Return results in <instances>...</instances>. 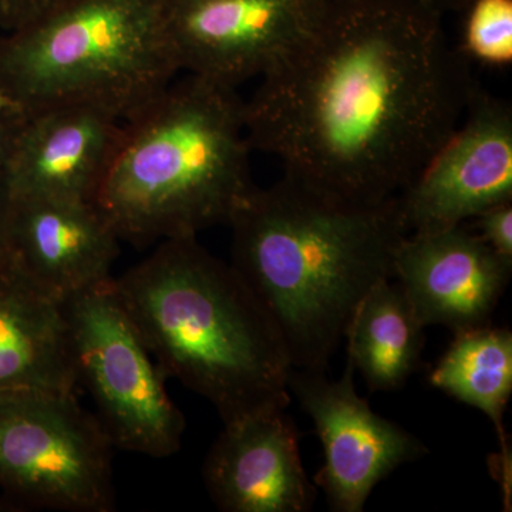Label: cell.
Listing matches in <instances>:
<instances>
[{
	"mask_svg": "<svg viewBox=\"0 0 512 512\" xmlns=\"http://www.w3.org/2000/svg\"><path fill=\"white\" fill-rule=\"evenodd\" d=\"M399 200L409 234L456 227L511 202V107L480 87L460 126Z\"/></svg>",
	"mask_w": 512,
	"mask_h": 512,
	"instance_id": "obj_10",
	"label": "cell"
},
{
	"mask_svg": "<svg viewBox=\"0 0 512 512\" xmlns=\"http://www.w3.org/2000/svg\"><path fill=\"white\" fill-rule=\"evenodd\" d=\"M251 151L237 89L188 74L124 121L94 204L137 247L198 237L255 190Z\"/></svg>",
	"mask_w": 512,
	"mask_h": 512,
	"instance_id": "obj_4",
	"label": "cell"
},
{
	"mask_svg": "<svg viewBox=\"0 0 512 512\" xmlns=\"http://www.w3.org/2000/svg\"><path fill=\"white\" fill-rule=\"evenodd\" d=\"M231 265L274 322L292 369L328 370L357 305L393 279L399 197L353 204L282 178L232 215Z\"/></svg>",
	"mask_w": 512,
	"mask_h": 512,
	"instance_id": "obj_2",
	"label": "cell"
},
{
	"mask_svg": "<svg viewBox=\"0 0 512 512\" xmlns=\"http://www.w3.org/2000/svg\"><path fill=\"white\" fill-rule=\"evenodd\" d=\"M77 379L92 394L116 450L153 458L181 448L185 419L168 396L151 355L114 286V278L64 299Z\"/></svg>",
	"mask_w": 512,
	"mask_h": 512,
	"instance_id": "obj_7",
	"label": "cell"
},
{
	"mask_svg": "<svg viewBox=\"0 0 512 512\" xmlns=\"http://www.w3.org/2000/svg\"><path fill=\"white\" fill-rule=\"evenodd\" d=\"M355 370L348 357L339 380L328 379L325 370L292 369L289 376V392L311 416L325 453L316 485L336 512L362 511L380 481L427 453L417 437L356 393Z\"/></svg>",
	"mask_w": 512,
	"mask_h": 512,
	"instance_id": "obj_9",
	"label": "cell"
},
{
	"mask_svg": "<svg viewBox=\"0 0 512 512\" xmlns=\"http://www.w3.org/2000/svg\"><path fill=\"white\" fill-rule=\"evenodd\" d=\"M329 0H164L165 30L180 69L237 89L305 45Z\"/></svg>",
	"mask_w": 512,
	"mask_h": 512,
	"instance_id": "obj_8",
	"label": "cell"
},
{
	"mask_svg": "<svg viewBox=\"0 0 512 512\" xmlns=\"http://www.w3.org/2000/svg\"><path fill=\"white\" fill-rule=\"evenodd\" d=\"M464 53L487 64L512 60V0H474L466 10Z\"/></svg>",
	"mask_w": 512,
	"mask_h": 512,
	"instance_id": "obj_18",
	"label": "cell"
},
{
	"mask_svg": "<svg viewBox=\"0 0 512 512\" xmlns=\"http://www.w3.org/2000/svg\"><path fill=\"white\" fill-rule=\"evenodd\" d=\"M9 192L0 178V268L9 265L12 262L8 247V211H9Z\"/></svg>",
	"mask_w": 512,
	"mask_h": 512,
	"instance_id": "obj_22",
	"label": "cell"
},
{
	"mask_svg": "<svg viewBox=\"0 0 512 512\" xmlns=\"http://www.w3.org/2000/svg\"><path fill=\"white\" fill-rule=\"evenodd\" d=\"M202 477L224 512H306L318 494L303 468L295 423L281 409L224 423Z\"/></svg>",
	"mask_w": 512,
	"mask_h": 512,
	"instance_id": "obj_13",
	"label": "cell"
},
{
	"mask_svg": "<svg viewBox=\"0 0 512 512\" xmlns=\"http://www.w3.org/2000/svg\"><path fill=\"white\" fill-rule=\"evenodd\" d=\"M476 232L498 255L512 262V201L495 205L473 218Z\"/></svg>",
	"mask_w": 512,
	"mask_h": 512,
	"instance_id": "obj_19",
	"label": "cell"
},
{
	"mask_svg": "<svg viewBox=\"0 0 512 512\" xmlns=\"http://www.w3.org/2000/svg\"><path fill=\"white\" fill-rule=\"evenodd\" d=\"M123 123L83 104L26 114L3 171L10 197L94 202L119 147Z\"/></svg>",
	"mask_w": 512,
	"mask_h": 512,
	"instance_id": "obj_12",
	"label": "cell"
},
{
	"mask_svg": "<svg viewBox=\"0 0 512 512\" xmlns=\"http://www.w3.org/2000/svg\"><path fill=\"white\" fill-rule=\"evenodd\" d=\"M120 241L94 202L10 197L13 265L60 301L110 281Z\"/></svg>",
	"mask_w": 512,
	"mask_h": 512,
	"instance_id": "obj_14",
	"label": "cell"
},
{
	"mask_svg": "<svg viewBox=\"0 0 512 512\" xmlns=\"http://www.w3.org/2000/svg\"><path fill=\"white\" fill-rule=\"evenodd\" d=\"M424 326L394 279L377 282L363 296L345 338L348 357L372 392L399 389L416 372Z\"/></svg>",
	"mask_w": 512,
	"mask_h": 512,
	"instance_id": "obj_16",
	"label": "cell"
},
{
	"mask_svg": "<svg viewBox=\"0 0 512 512\" xmlns=\"http://www.w3.org/2000/svg\"><path fill=\"white\" fill-rule=\"evenodd\" d=\"M333 5H349V3L363 2V0H329Z\"/></svg>",
	"mask_w": 512,
	"mask_h": 512,
	"instance_id": "obj_24",
	"label": "cell"
},
{
	"mask_svg": "<svg viewBox=\"0 0 512 512\" xmlns=\"http://www.w3.org/2000/svg\"><path fill=\"white\" fill-rule=\"evenodd\" d=\"M77 392L63 301L29 281L10 262L0 268V390Z\"/></svg>",
	"mask_w": 512,
	"mask_h": 512,
	"instance_id": "obj_15",
	"label": "cell"
},
{
	"mask_svg": "<svg viewBox=\"0 0 512 512\" xmlns=\"http://www.w3.org/2000/svg\"><path fill=\"white\" fill-rule=\"evenodd\" d=\"M421 2L443 16L447 12H466L474 0H421Z\"/></svg>",
	"mask_w": 512,
	"mask_h": 512,
	"instance_id": "obj_23",
	"label": "cell"
},
{
	"mask_svg": "<svg viewBox=\"0 0 512 512\" xmlns=\"http://www.w3.org/2000/svg\"><path fill=\"white\" fill-rule=\"evenodd\" d=\"M113 443L76 392L0 390V493L20 510H114Z\"/></svg>",
	"mask_w": 512,
	"mask_h": 512,
	"instance_id": "obj_6",
	"label": "cell"
},
{
	"mask_svg": "<svg viewBox=\"0 0 512 512\" xmlns=\"http://www.w3.org/2000/svg\"><path fill=\"white\" fill-rule=\"evenodd\" d=\"M57 0H0V30L3 33L28 25L39 18Z\"/></svg>",
	"mask_w": 512,
	"mask_h": 512,
	"instance_id": "obj_20",
	"label": "cell"
},
{
	"mask_svg": "<svg viewBox=\"0 0 512 512\" xmlns=\"http://www.w3.org/2000/svg\"><path fill=\"white\" fill-rule=\"evenodd\" d=\"M454 336L430 383L493 421L503 460H510L504 416L512 393V333L485 325Z\"/></svg>",
	"mask_w": 512,
	"mask_h": 512,
	"instance_id": "obj_17",
	"label": "cell"
},
{
	"mask_svg": "<svg viewBox=\"0 0 512 512\" xmlns=\"http://www.w3.org/2000/svg\"><path fill=\"white\" fill-rule=\"evenodd\" d=\"M114 286L167 379L207 399L224 423L291 403L292 365L274 322L197 237L164 239Z\"/></svg>",
	"mask_w": 512,
	"mask_h": 512,
	"instance_id": "obj_3",
	"label": "cell"
},
{
	"mask_svg": "<svg viewBox=\"0 0 512 512\" xmlns=\"http://www.w3.org/2000/svg\"><path fill=\"white\" fill-rule=\"evenodd\" d=\"M441 18L421 0L332 3L244 101L249 146L320 194L365 205L400 197L480 90Z\"/></svg>",
	"mask_w": 512,
	"mask_h": 512,
	"instance_id": "obj_1",
	"label": "cell"
},
{
	"mask_svg": "<svg viewBox=\"0 0 512 512\" xmlns=\"http://www.w3.org/2000/svg\"><path fill=\"white\" fill-rule=\"evenodd\" d=\"M178 72L164 0H57L0 35V103L22 116L83 104L126 121Z\"/></svg>",
	"mask_w": 512,
	"mask_h": 512,
	"instance_id": "obj_5",
	"label": "cell"
},
{
	"mask_svg": "<svg viewBox=\"0 0 512 512\" xmlns=\"http://www.w3.org/2000/svg\"><path fill=\"white\" fill-rule=\"evenodd\" d=\"M512 262L466 225L407 234L394 256L393 279L417 318L456 333L491 325Z\"/></svg>",
	"mask_w": 512,
	"mask_h": 512,
	"instance_id": "obj_11",
	"label": "cell"
},
{
	"mask_svg": "<svg viewBox=\"0 0 512 512\" xmlns=\"http://www.w3.org/2000/svg\"><path fill=\"white\" fill-rule=\"evenodd\" d=\"M22 120V114L0 103V178H3V171L8 163L10 150Z\"/></svg>",
	"mask_w": 512,
	"mask_h": 512,
	"instance_id": "obj_21",
	"label": "cell"
}]
</instances>
